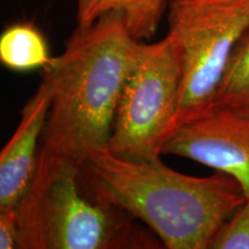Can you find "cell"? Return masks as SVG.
Wrapping results in <instances>:
<instances>
[{
    "mask_svg": "<svg viewBox=\"0 0 249 249\" xmlns=\"http://www.w3.org/2000/svg\"><path fill=\"white\" fill-rule=\"evenodd\" d=\"M53 59L44 35L33 22L12 23L0 33V66L6 70L45 71Z\"/></svg>",
    "mask_w": 249,
    "mask_h": 249,
    "instance_id": "cell-9",
    "label": "cell"
},
{
    "mask_svg": "<svg viewBox=\"0 0 249 249\" xmlns=\"http://www.w3.org/2000/svg\"><path fill=\"white\" fill-rule=\"evenodd\" d=\"M180 83L179 55L170 37L142 42L121 92L108 150L133 161L160 157L178 110Z\"/></svg>",
    "mask_w": 249,
    "mask_h": 249,
    "instance_id": "cell-5",
    "label": "cell"
},
{
    "mask_svg": "<svg viewBox=\"0 0 249 249\" xmlns=\"http://www.w3.org/2000/svg\"><path fill=\"white\" fill-rule=\"evenodd\" d=\"M161 155L179 156L225 173L249 197V117L213 108L174 130Z\"/></svg>",
    "mask_w": 249,
    "mask_h": 249,
    "instance_id": "cell-6",
    "label": "cell"
},
{
    "mask_svg": "<svg viewBox=\"0 0 249 249\" xmlns=\"http://www.w3.org/2000/svg\"><path fill=\"white\" fill-rule=\"evenodd\" d=\"M80 165L96 195L144 224L169 249H209L246 200L232 177L217 171L203 178L187 176L170 169L160 157L133 161L102 148Z\"/></svg>",
    "mask_w": 249,
    "mask_h": 249,
    "instance_id": "cell-1",
    "label": "cell"
},
{
    "mask_svg": "<svg viewBox=\"0 0 249 249\" xmlns=\"http://www.w3.org/2000/svg\"><path fill=\"white\" fill-rule=\"evenodd\" d=\"M141 45L120 14L77 26L64 53L54 57L43 75L51 92L43 147L80 164L91 151L107 148L121 92Z\"/></svg>",
    "mask_w": 249,
    "mask_h": 249,
    "instance_id": "cell-2",
    "label": "cell"
},
{
    "mask_svg": "<svg viewBox=\"0 0 249 249\" xmlns=\"http://www.w3.org/2000/svg\"><path fill=\"white\" fill-rule=\"evenodd\" d=\"M213 108L249 117V27L233 49L218 86Z\"/></svg>",
    "mask_w": 249,
    "mask_h": 249,
    "instance_id": "cell-10",
    "label": "cell"
},
{
    "mask_svg": "<svg viewBox=\"0 0 249 249\" xmlns=\"http://www.w3.org/2000/svg\"><path fill=\"white\" fill-rule=\"evenodd\" d=\"M14 248H18L17 216L0 213V249Z\"/></svg>",
    "mask_w": 249,
    "mask_h": 249,
    "instance_id": "cell-12",
    "label": "cell"
},
{
    "mask_svg": "<svg viewBox=\"0 0 249 249\" xmlns=\"http://www.w3.org/2000/svg\"><path fill=\"white\" fill-rule=\"evenodd\" d=\"M51 92L43 79L21 111L18 128L0 150V213L17 216L35 178Z\"/></svg>",
    "mask_w": 249,
    "mask_h": 249,
    "instance_id": "cell-7",
    "label": "cell"
},
{
    "mask_svg": "<svg viewBox=\"0 0 249 249\" xmlns=\"http://www.w3.org/2000/svg\"><path fill=\"white\" fill-rule=\"evenodd\" d=\"M17 220L18 249L160 248L161 245L151 230L89 188L79 161L43 145L35 178Z\"/></svg>",
    "mask_w": 249,
    "mask_h": 249,
    "instance_id": "cell-3",
    "label": "cell"
},
{
    "mask_svg": "<svg viewBox=\"0 0 249 249\" xmlns=\"http://www.w3.org/2000/svg\"><path fill=\"white\" fill-rule=\"evenodd\" d=\"M170 0H76L77 26L86 27L110 13L120 14L138 40H149L160 27Z\"/></svg>",
    "mask_w": 249,
    "mask_h": 249,
    "instance_id": "cell-8",
    "label": "cell"
},
{
    "mask_svg": "<svg viewBox=\"0 0 249 249\" xmlns=\"http://www.w3.org/2000/svg\"><path fill=\"white\" fill-rule=\"evenodd\" d=\"M209 249H249V197L223 224Z\"/></svg>",
    "mask_w": 249,
    "mask_h": 249,
    "instance_id": "cell-11",
    "label": "cell"
},
{
    "mask_svg": "<svg viewBox=\"0 0 249 249\" xmlns=\"http://www.w3.org/2000/svg\"><path fill=\"white\" fill-rule=\"evenodd\" d=\"M167 8V36L181 67L172 135L211 110L233 49L249 27V0H170Z\"/></svg>",
    "mask_w": 249,
    "mask_h": 249,
    "instance_id": "cell-4",
    "label": "cell"
}]
</instances>
